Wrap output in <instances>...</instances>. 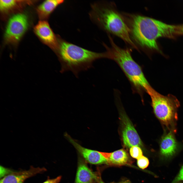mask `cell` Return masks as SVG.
Here are the masks:
<instances>
[{"label":"cell","mask_w":183,"mask_h":183,"mask_svg":"<svg viewBox=\"0 0 183 183\" xmlns=\"http://www.w3.org/2000/svg\"><path fill=\"white\" fill-rule=\"evenodd\" d=\"M128 16L130 34L135 41L143 48L161 52L157 39L161 37L173 38L176 35V25L139 15Z\"/></svg>","instance_id":"6da1fadb"},{"label":"cell","mask_w":183,"mask_h":183,"mask_svg":"<svg viewBox=\"0 0 183 183\" xmlns=\"http://www.w3.org/2000/svg\"><path fill=\"white\" fill-rule=\"evenodd\" d=\"M57 53L61 65L60 72L70 71L77 77L80 72L93 67V63L96 60L109 57L107 51L97 53L64 41L60 42Z\"/></svg>","instance_id":"7a4b0ae2"},{"label":"cell","mask_w":183,"mask_h":183,"mask_svg":"<svg viewBox=\"0 0 183 183\" xmlns=\"http://www.w3.org/2000/svg\"><path fill=\"white\" fill-rule=\"evenodd\" d=\"M111 47H107L109 53V59L118 65L128 78L132 85L138 91H146L150 86L146 79L140 66L132 57L131 50L123 49L117 45L109 36Z\"/></svg>","instance_id":"3957f363"},{"label":"cell","mask_w":183,"mask_h":183,"mask_svg":"<svg viewBox=\"0 0 183 183\" xmlns=\"http://www.w3.org/2000/svg\"><path fill=\"white\" fill-rule=\"evenodd\" d=\"M93 14L98 23L105 30L119 37L138 50L130 37V29L121 15L110 7L95 6Z\"/></svg>","instance_id":"277c9868"},{"label":"cell","mask_w":183,"mask_h":183,"mask_svg":"<svg viewBox=\"0 0 183 183\" xmlns=\"http://www.w3.org/2000/svg\"><path fill=\"white\" fill-rule=\"evenodd\" d=\"M146 92L150 96L152 106L157 117L168 128L172 127L177 118V110L180 104L177 99L171 94L163 95L151 86Z\"/></svg>","instance_id":"5b68a950"},{"label":"cell","mask_w":183,"mask_h":183,"mask_svg":"<svg viewBox=\"0 0 183 183\" xmlns=\"http://www.w3.org/2000/svg\"><path fill=\"white\" fill-rule=\"evenodd\" d=\"M28 25V18L24 14L18 13L12 16L6 27L4 35L6 40L11 43L18 41L26 31Z\"/></svg>","instance_id":"8992f818"},{"label":"cell","mask_w":183,"mask_h":183,"mask_svg":"<svg viewBox=\"0 0 183 183\" xmlns=\"http://www.w3.org/2000/svg\"><path fill=\"white\" fill-rule=\"evenodd\" d=\"M120 119L123 126L122 136L124 145L128 147L142 145L139 136L127 116L122 113Z\"/></svg>","instance_id":"52a82bcc"},{"label":"cell","mask_w":183,"mask_h":183,"mask_svg":"<svg viewBox=\"0 0 183 183\" xmlns=\"http://www.w3.org/2000/svg\"><path fill=\"white\" fill-rule=\"evenodd\" d=\"M65 135L79 153L89 163L93 164L108 163L106 159L99 151L82 147L66 133Z\"/></svg>","instance_id":"ba28073f"},{"label":"cell","mask_w":183,"mask_h":183,"mask_svg":"<svg viewBox=\"0 0 183 183\" xmlns=\"http://www.w3.org/2000/svg\"><path fill=\"white\" fill-rule=\"evenodd\" d=\"M35 33L39 37L54 49L58 46L56 37L48 23L43 20L39 21L35 27Z\"/></svg>","instance_id":"9c48e42d"},{"label":"cell","mask_w":183,"mask_h":183,"mask_svg":"<svg viewBox=\"0 0 183 183\" xmlns=\"http://www.w3.org/2000/svg\"><path fill=\"white\" fill-rule=\"evenodd\" d=\"M46 170L44 168L31 167L27 171L12 173L4 177L0 183H23L27 178Z\"/></svg>","instance_id":"30bf717a"},{"label":"cell","mask_w":183,"mask_h":183,"mask_svg":"<svg viewBox=\"0 0 183 183\" xmlns=\"http://www.w3.org/2000/svg\"><path fill=\"white\" fill-rule=\"evenodd\" d=\"M177 148V144L173 132L171 131L161 139L160 145L161 155L165 158L173 156Z\"/></svg>","instance_id":"8fae6325"},{"label":"cell","mask_w":183,"mask_h":183,"mask_svg":"<svg viewBox=\"0 0 183 183\" xmlns=\"http://www.w3.org/2000/svg\"><path fill=\"white\" fill-rule=\"evenodd\" d=\"M99 152L106 159L108 164L122 165L128 164L130 163V161L127 153L123 149L110 153Z\"/></svg>","instance_id":"7c38bea8"},{"label":"cell","mask_w":183,"mask_h":183,"mask_svg":"<svg viewBox=\"0 0 183 183\" xmlns=\"http://www.w3.org/2000/svg\"><path fill=\"white\" fill-rule=\"evenodd\" d=\"M97 179L96 174L85 163L82 162L79 163L74 183H88Z\"/></svg>","instance_id":"4fadbf2b"},{"label":"cell","mask_w":183,"mask_h":183,"mask_svg":"<svg viewBox=\"0 0 183 183\" xmlns=\"http://www.w3.org/2000/svg\"><path fill=\"white\" fill-rule=\"evenodd\" d=\"M62 0H47L45 1L38 7L37 11L41 17L49 15L59 5L63 2Z\"/></svg>","instance_id":"5bb4252c"},{"label":"cell","mask_w":183,"mask_h":183,"mask_svg":"<svg viewBox=\"0 0 183 183\" xmlns=\"http://www.w3.org/2000/svg\"><path fill=\"white\" fill-rule=\"evenodd\" d=\"M17 1L14 0H0V9L3 11L10 9L17 5Z\"/></svg>","instance_id":"9a60e30c"},{"label":"cell","mask_w":183,"mask_h":183,"mask_svg":"<svg viewBox=\"0 0 183 183\" xmlns=\"http://www.w3.org/2000/svg\"><path fill=\"white\" fill-rule=\"evenodd\" d=\"M130 153L131 156L133 158L138 159L143 156L142 150L139 147L134 146L130 147Z\"/></svg>","instance_id":"2e32d148"},{"label":"cell","mask_w":183,"mask_h":183,"mask_svg":"<svg viewBox=\"0 0 183 183\" xmlns=\"http://www.w3.org/2000/svg\"><path fill=\"white\" fill-rule=\"evenodd\" d=\"M149 161L146 157L143 155L137 159V164L138 166L142 169L147 168L149 165Z\"/></svg>","instance_id":"e0dca14e"},{"label":"cell","mask_w":183,"mask_h":183,"mask_svg":"<svg viewBox=\"0 0 183 183\" xmlns=\"http://www.w3.org/2000/svg\"><path fill=\"white\" fill-rule=\"evenodd\" d=\"M180 181H183V166L181 169L178 174L173 183H176Z\"/></svg>","instance_id":"ac0fdd59"},{"label":"cell","mask_w":183,"mask_h":183,"mask_svg":"<svg viewBox=\"0 0 183 183\" xmlns=\"http://www.w3.org/2000/svg\"><path fill=\"white\" fill-rule=\"evenodd\" d=\"M61 178V176H59L54 179H48L43 183H58Z\"/></svg>","instance_id":"d6986e66"},{"label":"cell","mask_w":183,"mask_h":183,"mask_svg":"<svg viewBox=\"0 0 183 183\" xmlns=\"http://www.w3.org/2000/svg\"><path fill=\"white\" fill-rule=\"evenodd\" d=\"M10 172L7 169L5 168L3 166H0V176L1 177L4 176Z\"/></svg>","instance_id":"ffe728a7"},{"label":"cell","mask_w":183,"mask_h":183,"mask_svg":"<svg viewBox=\"0 0 183 183\" xmlns=\"http://www.w3.org/2000/svg\"><path fill=\"white\" fill-rule=\"evenodd\" d=\"M176 34H183V24L176 25Z\"/></svg>","instance_id":"44dd1931"},{"label":"cell","mask_w":183,"mask_h":183,"mask_svg":"<svg viewBox=\"0 0 183 183\" xmlns=\"http://www.w3.org/2000/svg\"><path fill=\"white\" fill-rule=\"evenodd\" d=\"M120 183H130V181H128V180H126L125 181H123V182H121Z\"/></svg>","instance_id":"7402d4cb"},{"label":"cell","mask_w":183,"mask_h":183,"mask_svg":"<svg viewBox=\"0 0 183 183\" xmlns=\"http://www.w3.org/2000/svg\"><path fill=\"white\" fill-rule=\"evenodd\" d=\"M99 183H104V182H103V181H102L101 180H100V182Z\"/></svg>","instance_id":"603a6c76"}]
</instances>
